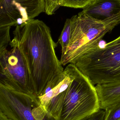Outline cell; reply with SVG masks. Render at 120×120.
Returning <instances> with one entry per match:
<instances>
[{
    "label": "cell",
    "mask_w": 120,
    "mask_h": 120,
    "mask_svg": "<svg viewBox=\"0 0 120 120\" xmlns=\"http://www.w3.org/2000/svg\"><path fill=\"white\" fill-rule=\"evenodd\" d=\"M13 34V39L27 64L34 94L40 96L48 85L64 71L56 54L58 44L52 38L49 27L38 19L17 26Z\"/></svg>",
    "instance_id": "1"
},
{
    "label": "cell",
    "mask_w": 120,
    "mask_h": 120,
    "mask_svg": "<svg viewBox=\"0 0 120 120\" xmlns=\"http://www.w3.org/2000/svg\"><path fill=\"white\" fill-rule=\"evenodd\" d=\"M70 19V39L66 52L60 60L63 66L74 64L88 51L99 46L104 36L120 23L118 20L98 21L80 13Z\"/></svg>",
    "instance_id": "2"
},
{
    "label": "cell",
    "mask_w": 120,
    "mask_h": 120,
    "mask_svg": "<svg viewBox=\"0 0 120 120\" xmlns=\"http://www.w3.org/2000/svg\"><path fill=\"white\" fill-rule=\"evenodd\" d=\"M74 64L94 85L120 82V36L88 51Z\"/></svg>",
    "instance_id": "3"
},
{
    "label": "cell",
    "mask_w": 120,
    "mask_h": 120,
    "mask_svg": "<svg viewBox=\"0 0 120 120\" xmlns=\"http://www.w3.org/2000/svg\"><path fill=\"white\" fill-rule=\"evenodd\" d=\"M62 93V109L58 120H82L101 109L96 86L79 70Z\"/></svg>",
    "instance_id": "4"
},
{
    "label": "cell",
    "mask_w": 120,
    "mask_h": 120,
    "mask_svg": "<svg viewBox=\"0 0 120 120\" xmlns=\"http://www.w3.org/2000/svg\"><path fill=\"white\" fill-rule=\"evenodd\" d=\"M0 111L13 120H55L38 97L0 85Z\"/></svg>",
    "instance_id": "5"
},
{
    "label": "cell",
    "mask_w": 120,
    "mask_h": 120,
    "mask_svg": "<svg viewBox=\"0 0 120 120\" xmlns=\"http://www.w3.org/2000/svg\"><path fill=\"white\" fill-rule=\"evenodd\" d=\"M8 49L0 52V85L18 91L34 94L29 71L16 42L12 39Z\"/></svg>",
    "instance_id": "6"
},
{
    "label": "cell",
    "mask_w": 120,
    "mask_h": 120,
    "mask_svg": "<svg viewBox=\"0 0 120 120\" xmlns=\"http://www.w3.org/2000/svg\"><path fill=\"white\" fill-rule=\"evenodd\" d=\"M44 12V0H0V27L21 25Z\"/></svg>",
    "instance_id": "7"
},
{
    "label": "cell",
    "mask_w": 120,
    "mask_h": 120,
    "mask_svg": "<svg viewBox=\"0 0 120 120\" xmlns=\"http://www.w3.org/2000/svg\"><path fill=\"white\" fill-rule=\"evenodd\" d=\"M80 13L98 21H120V0H96Z\"/></svg>",
    "instance_id": "8"
},
{
    "label": "cell",
    "mask_w": 120,
    "mask_h": 120,
    "mask_svg": "<svg viewBox=\"0 0 120 120\" xmlns=\"http://www.w3.org/2000/svg\"><path fill=\"white\" fill-rule=\"evenodd\" d=\"M100 101L101 109L120 101V82L97 84L96 86Z\"/></svg>",
    "instance_id": "9"
},
{
    "label": "cell",
    "mask_w": 120,
    "mask_h": 120,
    "mask_svg": "<svg viewBox=\"0 0 120 120\" xmlns=\"http://www.w3.org/2000/svg\"><path fill=\"white\" fill-rule=\"evenodd\" d=\"M71 22L70 19H67L65 22L63 29L58 38V43L61 48V55L65 53L69 43L71 34Z\"/></svg>",
    "instance_id": "10"
},
{
    "label": "cell",
    "mask_w": 120,
    "mask_h": 120,
    "mask_svg": "<svg viewBox=\"0 0 120 120\" xmlns=\"http://www.w3.org/2000/svg\"><path fill=\"white\" fill-rule=\"evenodd\" d=\"M11 27H0V52L7 49L11 41L10 36Z\"/></svg>",
    "instance_id": "11"
},
{
    "label": "cell",
    "mask_w": 120,
    "mask_h": 120,
    "mask_svg": "<svg viewBox=\"0 0 120 120\" xmlns=\"http://www.w3.org/2000/svg\"><path fill=\"white\" fill-rule=\"evenodd\" d=\"M105 111L104 120H120V101L108 106L105 109Z\"/></svg>",
    "instance_id": "12"
},
{
    "label": "cell",
    "mask_w": 120,
    "mask_h": 120,
    "mask_svg": "<svg viewBox=\"0 0 120 120\" xmlns=\"http://www.w3.org/2000/svg\"><path fill=\"white\" fill-rule=\"evenodd\" d=\"M96 0H62L61 6L74 8H82Z\"/></svg>",
    "instance_id": "13"
},
{
    "label": "cell",
    "mask_w": 120,
    "mask_h": 120,
    "mask_svg": "<svg viewBox=\"0 0 120 120\" xmlns=\"http://www.w3.org/2000/svg\"><path fill=\"white\" fill-rule=\"evenodd\" d=\"M62 0H44L45 12L51 15L61 6Z\"/></svg>",
    "instance_id": "14"
},
{
    "label": "cell",
    "mask_w": 120,
    "mask_h": 120,
    "mask_svg": "<svg viewBox=\"0 0 120 120\" xmlns=\"http://www.w3.org/2000/svg\"><path fill=\"white\" fill-rule=\"evenodd\" d=\"M105 115V110L100 109L98 111L82 120H104Z\"/></svg>",
    "instance_id": "15"
},
{
    "label": "cell",
    "mask_w": 120,
    "mask_h": 120,
    "mask_svg": "<svg viewBox=\"0 0 120 120\" xmlns=\"http://www.w3.org/2000/svg\"><path fill=\"white\" fill-rule=\"evenodd\" d=\"M0 120H13L9 118L0 111Z\"/></svg>",
    "instance_id": "16"
},
{
    "label": "cell",
    "mask_w": 120,
    "mask_h": 120,
    "mask_svg": "<svg viewBox=\"0 0 120 120\" xmlns=\"http://www.w3.org/2000/svg\"></svg>",
    "instance_id": "17"
}]
</instances>
